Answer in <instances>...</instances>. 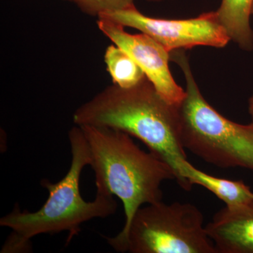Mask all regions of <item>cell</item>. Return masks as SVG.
<instances>
[{"label": "cell", "instance_id": "cell-1", "mask_svg": "<svg viewBox=\"0 0 253 253\" xmlns=\"http://www.w3.org/2000/svg\"><path fill=\"white\" fill-rule=\"evenodd\" d=\"M73 120L76 126L113 128L139 139L167 163L177 184L186 190L181 172L187 156L179 106L163 99L147 77L130 88L106 86L79 106Z\"/></svg>", "mask_w": 253, "mask_h": 253}, {"label": "cell", "instance_id": "cell-2", "mask_svg": "<svg viewBox=\"0 0 253 253\" xmlns=\"http://www.w3.org/2000/svg\"><path fill=\"white\" fill-rule=\"evenodd\" d=\"M80 126L90 151L89 166L94 172L96 193L112 195L122 201L126 217L123 229L114 237L104 238L116 252L123 253L136 211L163 201L161 185L175 176L167 163L140 149L124 131L106 126Z\"/></svg>", "mask_w": 253, "mask_h": 253}, {"label": "cell", "instance_id": "cell-3", "mask_svg": "<svg viewBox=\"0 0 253 253\" xmlns=\"http://www.w3.org/2000/svg\"><path fill=\"white\" fill-rule=\"evenodd\" d=\"M72 160L63 179L56 183L42 179L41 185L49 196L36 212L22 211L16 205L14 210L0 219V226L11 229L1 253H27L31 241L41 234H56L67 231L71 243L81 231L82 224L95 218H106L116 212L118 204L114 196L96 193L93 201H84L80 191V180L84 167L90 166L89 146L80 126L68 132Z\"/></svg>", "mask_w": 253, "mask_h": 253}, {"label": "cell", "instance_id": "cell-4", "mask_svg": "<svg viewBox=\"0 0 253 253\" xmlns=\"http://www.w3.org/2000/svg\"><path fill=\"white\" fill-rule=\"evenodd\" d=\"M170 58L186 80V96L179 106L184 149L216 167L253 172V122L239 124L221 115L203 96L184 51H172Z\"/></svg>", "mask_w": 253, "mask_h": 253}, {"label": "cell", "instance_id": "cell-5", "mask_svg": "<svg viewBox=\"0 0 253 253\" xmlns=\"http://www.w3.org/2000/svg\"><path fill=\"white\" fill-rule=\"evenodd\" d=\"M217 253L203 213L189 203L161 202L139 208L126 232L123 253Z\"/></svg>", "mask_w": 253, "mask_h": 253}, {"label": "cell", "instance_id": "cell-6", "mask_svg": "<svg viewBox=\"0 0 253 253\" xmlns=\"http://www.w3.org/2000/svg\"><path fill=\"white\" fill-rule=\"evenodd\" d=\"M99 16L109 18L125 28L139 30L161 43L169 53L199 46L223 48L231 41L216 11L189 19H164L146 16L133 6Z\"/></svg>", "mask_w": 253, "mask_h": 253}, {"label": "cell", "instance_id": "cell-7", "mask_svg": "<svg viewBox=\"0 0 253 253\" xmlns=\"http://www.w3.org/2000/svg\"><path fill=\"white\" fill-rule=\"evenodd\" d=\"M96 24L106 38L139 65L163 99L169 104L180 106L186 90L174 81L169 67L170 53L161 43L145 33L131 34L122 25L102 16L98 17Z\"/></svg>", "mask_w": 253, "mask_h": 253}, {"label": "cell", "instance_id": "cell-8", "mask_svg": "<svg viewBox=\"0 0 253 253\" xmlns=\"http://www.w3.org/2000/svg\"><path fill=\"white\" fill-rule=\"evenodd\" d=\"M206 229L217 253H253V200L219 210Z\"/></svg>", "mask_w": 253, "mask_h": 253}, {"label": "cell", "instance_id": "cell-9", "mask_svg": "<svg viewBox=\"0 0 253 253\" xmlns=\"http://www.w3.org/2000/svg\"><path fill=\"white\" fill-rule=\"evenodd\" d=\"M181 175L187 191L195 184L203 186L223 201L226 207H240L253 200V191L244 181L211 175L194 167L188 160L183 164Z\"/></svg>", "mask_w": 253, "mask_h": 253}, {"label": "cell", "instance_id": "cell-10", "mask_svg": "<svg viewBox=\"0 0 253 253\" xmlns=\"http://www.w3.org/2000/svg\"><path fill=\"white\" fill-rule=\"evenodd\" d=\"M253 2V0H221L216 11L231 41L246 51L253 50V31L250 21Z\"/></svg>", "mask_w": 253, "mask_h": 253}, {"label": "cell", "instance_id": "cell-11", "mask_svg": "<svg viewBox=\"0 0 253 253\" xmlns=\"http://www.w3.org/2000/svg\"><path fill=\"white\" fill-rule=\"evenodd\" d=\"M104 62L113 84L122 88H130L140 83L146 75L127 53L116 44L106 49Z\"/></svg>", "mask_w": 253, "mask_h": 253}, {"label": "cell", "instance_id": "cell-12", "mask_svg": "<svg viewBox=\"0 0 253 253\" xmlns=\"http://www.w3.org/2000/svg\"><path fill=\"white\" fill-rule=\"evenodd\" d=\"M135 0H72L82 12L91 16L129 9Z\"/></svg>", "mask_w": 253, "mask_h": 253}, {"label": "cell", "instance_id": "cell-13", "mask_svg": "<svg viewBox=\"0 0 253 253\" xmlns=\"http://www.w3.org/2000/svg\"><path fill=\"white\" fill-rule=\"evenodd\" d=\"M249 113L253 122V92L249 99Z\"/></svg>", "mask_w": 253, "mask_h": 253}, {"label": "cell", "instance_id": "cell-14", "mask_svg": "<svg viewBox=\"0 0 253 253\" xmlns=\"http://www.w3.org/2000/svg\"><path fill=\"white\" fill-rule=\"evenodd\" d=\"M148 1H152V2H160V1H168V0H146Z\"/></svg>", "mask_w": 253, "mask_h": 253}, {"label": "cell", "instance_id": "cell-15", "mask_svg": "<svg viewBox=\"0 0 253 253\" xmlns=\"http://www.w3.org/2000/svg\"><path fill=\"white\" fill-rule=\"evenodd\" d=\"M251 15H252V16H253V5H252V9H251Z\"/></svg>", "mask_w": 253, "mask_h": 253}, {"label": "cell", "instance_id": "cell-16", "mask_svg": "<svg viewBox=\"0 0 253 253\" xmlns=\"http://www.w3.org/2000/svg\"><path fill=\"white\" fill-rule=\"evenodd\" d=\"M66 1H72V0H66Z\"/></svg>", "mask_w": 253, "mask_h": 253}]
</instances>
